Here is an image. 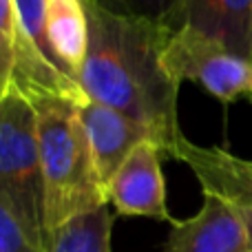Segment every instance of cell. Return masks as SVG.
Listing matches in <instances>:
<instances>
[{
	"label": "cell",
	"instance_id": "obj_1",
	"mask_svg": "<svg viewBox=\"0 0 252 252\" xmlns=\"http://www.w3.org/2000/svg\"><path fill=\"white\" fill-rule=\"evenodd\" d=\"M91 38L80 87L93 102L118 109L153 133L164 159H175L186 135L179 128V82L166 66L173 29L142 18H124L87 0Z\"/></svg>",
	"mask_w": 252,
	"mask_h": 252
},
{
	"label": "cell",
	"instance_id": "obj_2",
	"mask_svg": "<svg viewBox=\"0 0 252 252\" xmlns=\"http://www.w3.org/2000/svg\"><path fill=\"white\" fill-rule=\"evenodd\" d=\"M20 91L35 113L44 179V215L51 237L69 219L109 206V197L80 120L82 102L38 89Z\"/></svg>",
	"mask_w": 252,
	"mask_h": 252
},
{
	"label": "cell",
	"instance_id": "obj_3",
	"mask_svg": "<svg viewBox=\"0 0 252 252\" xmlns=\"http://www.w3.org/2000/svg\"><path fill=\"white\" fill-rule=\"evenodd\" d=\"M0 197L31 244L51 252L35 113L18 87L0 102Z\"/></svg>",
	"mask_w": 252,
	"mask_h": 252
},
{
	"label": "cell",
	"instance_id": "obj_4",
	"mask_svg": "<svg viewBox=\"0 0 252 252\" xmlns=\"http://www.w3.org/2000/svg\"><path fill=\"white\" fill-rule=\"evenodd\" d=\"M166 66L179 82H197L223 104L252 102V60L192 29H175L166 44Z\"/></svg>",
	"mask_w": 252,
	"mask_h": 252
},
{
	"label": "cell",
	"instance_id": "obj_5",
	"mask_svg": "<svg viewBox=\"0 0 252 252\" xmlns=\"http://www.w3.org/2000/svg\"><path fill=\"white\" fill-rule=\"evenodd\" d=\"M18 22V73L16 87L38 89L71 100L87 102L82 87L73 80L51 51L44 27V0H13Z\"/></svg>",
	"mask_w": 252,
	"mask_h": 252
},
{
	"label": "cell",
	"instance_id": "obj_6",
	"mask_svg": "<svg viewBox=\"0 0 252 252\" xmlns=\"http://www.w3.org/2000/svg\"><path fill=\"white\" fill-rule=\"evenodd\" d=\"M164 153L155 142H142L122 161L106 184L109 206L124 217H151L173 223L166 206V182L161 173Z\"/></svg>",
	"mask_w": 252,
	"mask_h": 252
},
{
	"label": "cell",
	"instance_id": "obj_7",
	"mask_svg": "<svg viewBox=\"0 0 252 252\" xmlns=\"http://www.w3.org/2000/svg\"><path fill=\"white\" fill-rule=\"evenodd\" d=\"M166 252H250L244 217L232 204L204 192V204L192 217L173 219Z\"/></svg>",
	"mask_w": 252,
	"mask_h": 252
},
{
	"label": "cell",
	"instance_id": "obj_8",
	"mask_svg": "<svg viewBox=\"0 0 252 252\" xmlns=\"http://www.w3.org/2000/svg\"><path fill=\"white\" fill-rule=\"evenodd\" d=\"M175 159L195 173L201 192H210L232 204L248 228L252 252V161L219 146H199L188 137L182 139Z\"/></svg>",
	"mask_w": 252,
	"mask_h": 252
},
{
	"label": "cell",
	"instance_id": "obj_9",
	"mask_svg": "<svg viewBox=\"0 0 252 252\" xmlns=\"http://www.w3.org/2000/svg\"><path fill=\"white\" fill-rule=\"evenodd\" d=\"M80 120L87 130L93 161H95V168L104 186L113 177L115 170L122 166V161L133 153L135 146H139L142 142H155L146 126L100 102H82Z\"/></svg>",
	"mask_w": 252,
	"mask_h": 252
},
{
	"label": "cell",
	"instance_id": "obj_10",
	"mask_svg": "<svg viewBox=\"0 0 252 252\" xmlns=\"http://www.w3.org/2000/svg\"><path fill=\"white\" fill-rule=\"evenodd\" d=\"M184 27L252 60V0H179L173 31Z\"/></svg>",
	"mask_w": 252,
	"mask_h": 252
},
{
	"label": "cell",
	"instance_id": "obj_11",
	"mask_svg": "<svg viewBox=\"0 0 252 252\" xmlns=\"http://www.w3.org/2000/svg\"><path fill=\"white\" fill-rule=\"evenodd\" d=\"M44 27L58 64L80 80L91 38L87 0H44Z\"/></svg>",
	"mask_w": 252,
	"mask_h": 252
},
{
	"label": "cell",
	"instance_id": "obj_12",
	"mask_svg": "<svg viewBox=\"0 0 252 252\" xmlns=\"http://www.w3.org/2000/svg\"><path fill=\"white\" fill-rule=\"evenodd\" d=\"M113 213L109 206L62 223L51 235V252H113Z\"/></svg>",
	"mask_w": 252,
	"mask_h": 252
},
{
	"label": "cell",
	"instance_id": "obj_13",
	"mask_svg": "<svg viewBox=\"0 0 252 252\" xmlns=\"http://www.w3.org/2000/svg\"><path fill=\"white\" fill-rule=\"evenodd\" d=\"M18 73V22L13 0H0V102L16 87Z\"/></svg>",
	"mask_w": 252,
	"mask_h": 252
},
{
	"label": "cell",
	"instance_id": "obj_14",
	"mask_svg": "<svg viewBox=\"0 0 252 252\" xmlns=\"http://www.w3.org/2000/svg\"><path fill=\"white\" fill-rule=\"evenodd\" d=\"M97 7L124 18H142L173 29L179 0H93Z\"/></svg>",
	"mask_w": 252,
	"mask_h": 252
},
{
	"label": "cell",
	"instance_id": "obj_15",
	"mask_svg": "<svg viewBox=\"0 0 252 252\" xmlns=\"http://www.w3.org/2000/svg\"><path fill=\"white\" fill-rule=\"evenodd\" d=\"M0 252H40L25 235L2 197H0Z\"/></svg>",
	"mask_w": 252,
	"mask_h": 252
}]
</instances>
